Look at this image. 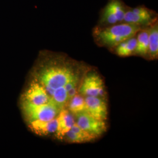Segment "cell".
<instances>
[{
  "label": "cell",
  "mask_w": 158,
  "mask_h": 158,
  "mask_svg": "<svg viewBox=\"0 0 158 158\" xmlns=\"http://www.w3.org/2000/svg\"><path fill=\"white\" fill-rule=\"evenodd\" d=\"M21 107L28 123L34 121H48L55 118L61 110L53 102L36 105L22 100Z\"/></svg>",
  "instance_id": "3957f363"
},
{
  "label": "cell",
  "mask_w": 158,
  "mask_h": 158,
  "mask_svg": "<svg viewBox=\"0 0 158 158\" xmlns=\"http://www.w3.org/2000/svg\"><path fill=\"white\" fill-rule=\"evenodd\" d=\"M136 46V38L135 36L122 42L114 48L115 53L118 56L124 57L135 54Z\"/></svg>",
  "instance_id": "5bb4252c"
},
{
  "label": "cell",
  "mask_w": 158,
  "mask_h": 158,
  "mask_svg": "<svg viewBox=\"0 0 158 158\" xmlns=\"http://www.w3.org/2000/svg\"><path fill=\"white\" fill-rule=\"evenodd\" d=\"M75 122L79 127L94 137L102 135L107 130L104 120L96 118L87 111L74 115Z\"/></svg>",
  "instance_id": "5b68a950"
},
{
  "label": "cell",
  "mask_w": 158,
  "mask_h": 158,
  "mask_svg": "<svg viewBox=\"0 0 158 158\" xmlns=\"http://www.w3.org/2000/svg\"><path fill=\"white\" fill-rule=\"evenodd\" d=\"M80 94L84 96L103 97L105 94L104 84L101 77L96 73L87 74L79 88Z\"/></svg>",
  "instance_id": "8992f818"
},
{
  "label": "cell",
  "mask_w": 158,
  "mask_h": 158,
  "mask_svg": "<svg viewBox=\"0 0 158 158\" xmlns=\"http://www.w3.org/2000/svg\"><path fill=\"white\" fill-rule=\"evenodd\" d=\"M63 138L68 142L77 143L90 142L96 138L86 132L76 123H74L71 129L64 136Z\"/></svg>",
  "instance_id": "8fae6325"
},
{
  "label": "cell",
  "mask_w": 158,
  "mask_h": 158,
  "mask_svg": "<svg viewBox=\"0 0 158 158\" xmlns=\"http://www.w3.org/2000/svg\"><path fill=\"white\" fill-rule=\"evenodd\" d=\"M22 100L36 105L53 102L45 88L34 80L30 83L28 88L24 92Z\"/></svg>",
  "instance_id": "52a82bcc"
},
{
  "label": "cell",
  "mask_w": 158,
  "mask_h": 158,
  "mask_svg": "<svg viewBox=\"0 0 158 158\" xmlns=\"http://www.w3.org/2000/svg\"><path fill=\"white\" fill-rule=\"evenodd\" d=\"M57 127L55 134L58 139H63L64 136L75 123L73 115L67 108L62 109L57 116Z\"/></svg>",
  "instance_id": "9c48e42d"
},
{
  "label": "cell",
  "mask_w": 158,
  "mask_h": 158,
  "mask_svg": "<svg viewBox=\"0 0 158 158\" xmlns=\"http://www.w3.org/2000/svg\"><path fill=\"white\" fill-rule=\"evenodd\" d=\"M149 46L148 56L151 59L158 57V25L157 21L149 27Z\"/></svg>",
  "instance_id": "7c38bea8"
},
{
  "label": "cell",
  "mask_w": 158,
  "mask_h": 158,
  "mask_svg": "<svg viewBox=\"0 0 158 158\" xmlns=\"http://www.w3.org/2000/svg\"><path fill=\"white\" fill-rule=\"evenodd\" d=\"M141 29L139 26L128 23H118L96 28L94 35L100 45L114 48L122 42L136 36Z\"/></svg>",
  "instance_id": "7a4b0ae2"
},
{
  "label": "cell",
  "mask_w": 158,
  "mask_h": 158,
  "mask_svg": "<svg viewBox=\"0 0 158 158\" xmlns=\"http://www.w3.org/2000/svg\"><path fill=\"white\" fill-rule=\"evenodd\" d=\"M29 128L35 134L40 136L55 134L57 127V117L48 121H34L28 123Z\"/></svg>",
  "instance_id": "30bf717a"
},
{
  "label": "cell",
  "mask_w": 158,
  "mask_h": 158,
  "mask_svg": "<svg viewBox=\"0 0 158 158\" xmlns=\"http://www.w3.org/2000/svg\"><path fill=\"white\" fill-rule=\"evenodd\" d=\"M105 6L117 18L119 23H123L127 6L122 0H109Z\"/></svg>",
  "instance_id": "9a60e30c"
},
{
  "label": "cell",
  "mask_w": 158,
  "mask_h": 158,
  "mask_svg": "<svg viewBox=\"0 0 158 158\" xmlns=\"http://www.w3.org/2000/svg\"><path fill=\"white\" fill-rule=\"evenodd\" d=\"M141 29L138 33L136 38L135 54L142 57L148 56L149 46V29Z\"/></svg>",
  "instance_id": "4fadbf2b"
},
{
  "label": "cell",
  "mask_w": 158,
  "mask_h": 158,
  "mask_svg": "<svg viewBox=\"0 0 158 158\" xmlns=\"http://www.w3.org/2000/svg\"><path fill=\"white\" fill-rule=\"evenodd\" d=\"M87 112L96 118L106 120L107 118V104L103 98L94 96H85Z\"/></svg>",
  "instance_id": "ba28073f"
},
{
  "label": "cell",
  "mask_w": 158,
  "mask_h": 158,
  "mask_svg": "<svg viewBox=\"0 0 158 158\" xmlns=\"http://www.w3.org/2000/svg\"><path fill=\"white\" fill-rule=\"evenodd\" d=\"M68 110L73 115L87 111L85 98L81 94H76L68 102Z\"/></svg>",
  "instance_id": "2e32d148"
},
{
  "label": "cell",
  "mask_w": 158,
  "mask_h": 158,
  "mask_svg": "<svg viewBox=\"0 0 158 158\" xmlns=\"http://www.w3.org/2000/svg\"><path fill=\"white\" fill-rule=\"evenodd\" d=\"M38 66L34 71L33 80L45 88L59 107H66L68 95L64 87L70 79L80 74L79 70L71 61L57 55H46Z\"/></svg>",
  "instance_id": "6da1fadb"
},
{
  "label": "cell",
  "mask_w": 158,
  "mask_h": 158,
  "mask_svg": "<svg viewBox=\"0 0 158 158\" xmlns=\"http://www.w3.org/2000/svg\"><path fill=\"white\" fill-rule=\"evenodd\" d=\"M156 21L157 14L155 12L144 6H139L132 8L127 6L123 23L143 28L149 27Z\"/></svg>",
  "instance_id": "277c9868"
}]
</instances>
